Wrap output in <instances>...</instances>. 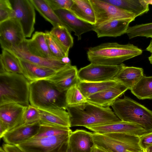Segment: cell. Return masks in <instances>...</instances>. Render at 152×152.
I'll list each match as a JSON object with an SVG mask.
<instances>
[{
	"label": "cell",
	"mask_w": 152,
	"mask_h": 152,
	"mask_svg": "<svg viewBox=\"0 0 152 152\" xmlns=\"http://www.w3.org/2000/svg\"><path fill=\"white\" fill-rule=\"evenodd\" d=\"M26 107L15 103L0 106V122L7 128L8 131L23 124Z\"/></svg>",
	"instance_id": "17"
},
{
	"label": "cell",
	"mask_w": 152,
	"mask_h": 152,
	"mask_svg": "<svg viewBox=\"0 0 152 152\" xmlns=\"http://www.w3.org/2000/svg\"><path fill=\"white\" fill-rule=\"evenodd\" d=\"M39 122L71 127L69 117L66 110L59 108H39Z\"/></svg>",
	"instance_id": "21"
},
{
	"label": "cell",
	"mask_w": 152,
	"mask_h": 152,
	"mask_svg": "<svg viewBox=\"0 0 152 152\" xmlns=\"http://www.w3.org/2000/svg\"><path fill=\"white\" fill-rule=\"evenodd\" d=\"M2 148L5 152H25L16 145L5 143Z\"/></svg>",
	"instance_id": "40"
},
{
	"label": "cell",
	"mask_w": 152,
	"mask_h": 152,
	"mask_svg": "<svg viewBox=\"0 0 152 152\" xmlns=\"http://www.w3.org/2000/svg\"><path fill=\"white\" fill-rule=\"evenodd\" d=\"M71 127L87 126L121 121L110 107H102L87 101L67 106Z\"/></svg>",
	"instance_id": "2"
},
{
	"label": "cell",
	"mask_w": 152,
	"mask_h": 152,
	"mask_svg": "<svg viewBox=\"0 0 152 152\" xmlns=\"http://www.w3.org/2000/svg\"><path fill=\"white\" fill-rule=\"evenodd\" d=\"M139 144L142 149L152 146V132L140 137Z\"/></svg>",
	"instance_id": "39"
},
{
	"label": "cell",
	"mask_w": 152,
	"mask_h": 152,
	"mask_svg": "<svg viewBox=\"0 0 152 152\" xmlns=\"http://www.w3.org/2000/svg\"><path fill=\"white\" fill-rule=\"evenodd\" d=\"M65 100L67 106H73L87 102L86 98L83 95L77 84L68 89L66 92Z\"/></svg>",
	"instance_id": "35"
},
{
	"label": "cell",
	"mask_w": 152,
	"mask_h": 152,
	"mask_svg": "<svg viewBox=\"0 0 152 152\" xmlns=\"http://www.w3.org/2000/svg\"><path fill=\"white\" fill-rule=\"evenodd\" d=\"M70 134L32 137L16 145L25 152H67Z\"/></svg>",
	"instance_id": "7"
},
{
	"label": "cell",
	"mask_w": 152,
	"mask_h": 152,
	"mask_svg": "<svg viewBox=\"0 0 152 152\" xmlns=\"http://www.w3.org/2000/svg\"><path fill=\"white\" fill-rule=\"evenodd\" d=\"M66 92L60 91L55 85L47 80L33 82L30 84L29 103L37 108L66 110Z\"/></svg>",
	"instance_id": "4"
},
{
	"label": "cell",
	"mask_w": 152,
	"mask_h": 152,
	"mask_svg": "<svg viewBox=\"0 0 152 152\" xmlns=\"http://www.w3.org/2000/svg\"><path fill=\"white\" fill-rule=\"evenodd\" d=\"M0 72H7L23 75L20 59L6 49H2L0 55Z\"/></svg>",
	"instance_id": "27"
},
{
	"label": "cell",
	"mask_w": 152,
	"mask_h": 152,
	"mask_svg": "<svg viewBox=\"0 0 152 152\" xmlns=\"http://www.w3.org/2000/svg\"><path fill=\"white\" fill-rule=\"evenodd\" d=\"M130 90L140 99H152V76L143 75Z\"/></svg>",
	"instance_id": "31"
},
{
	"label": "cell",
	"mask_w": 152,
	"mask_h": 152,
	"mask_svg": "<svg viewBox=\"0 0 152 152\" xmlns=\"http://www.w3.org/2000/svg\"><path fill=\"white\" fill-rule=\"evenodd\" d=\"M128 89L126 87L119 83L111 87L90 95L86 100L102 107H110Z\"/></svg>",
	"instance_id": "18"
},
{
	"label": "cell",
	"mask_w": 152,
	"mask_h": 152,
	"mask_svg": "<svg viewBox=\"0 0 152 152\" xmlns=\"http://www.w3.org/2000/svg\"><path fill=\"white\" fill-rule=\"evenodd\" d=\"M67 152H72L69 148H68Z\"/></svg>",
	"instance_id": "48"
},
{
	"label": "cell",
	"mask_w": 152,
	"mask_h": 152,
	"mask_svg": "<svg viewBox=\"0 0 152 152\" xmlns=\"http://www.w3.org/2000/svg\"><path fill=\"white\" fill-rule=\"evenodd\" d=\"M50 33L68 54L74 43L73 38L69 30L64 26H59L53 27Z\"/></svg>",
	"instance_id": "30"
},
{
	"label": "cell",
	"mask_w": 152,
	"mask_h": 152,
	"mask_svg": "<svg viewBox=\"0 0 152 152\" xmlns=\"http://www.w3.org/2000/svg\"><path fill=\"white\" fill-rule=\"evenodd\" d=\"M111 106L121 120L139 124L152 132V111L143 105L124 96L118 99Z\"/></svg>",
	"instance_id": "5"
},
{
	"label": "cell",
	"mask_w": 152,
	"mask_h": 152,
	"mask_svg": "<svg viewBox=\"0 0 152 152\" xmlns=\"http://www.w3.org/2000/svg\"><path fill=\"white\" fill-rule=\"evenodd\" d=\"M6 50L13 53L20 59L49 68L56 72L71 64L65 63L63 60L54 58H43L31 54L28 51L24 41L18 46Z\"/></svg>",
	"instance_id": "13"
},
{
	"label": "cell",
	"mask_w": 152,
	"mask_h": 152,
	"mask_svg": "<svg viewBox=\"0 0 152 152\" xmlns=\"http://www.w3.org/2000/svg\"><path fill=\"white\" fill-rule=\"evenodd\" d=\"M146 50L152 54V39H151L149 45L146 48Z\"/></svg>",
	"instance_id": "42"
},
{
	"label": "cell",
	"mask_w": 152,
	"mask_h": 152,
	"mask_svg": "<svg viewBox=\"0 0 152 152\" xmlns=\"http://www.w3.org/2000/svg\"><path fill=\"white\" fill-rule=\"evenodd\" d=\"M122 64L118 65L109 66L93 63L81 68L78 71L80 81L99 82L114 79L120 70Z\"/></svg>",
	"instance_id": "8"
},
{
	"label": "cell",
	"mask_w": 152,
	"mask_h": 152,
	"mask_svg": "<svg viewBox=\"0 0 152 152\" xmlns=\"http://www.w3.org/2000/svg\"><path fill=\"white\" fill-rule=\"evenodd\" d=\"M133 21L131 19H115L94 25L93 31L98 38L117 37L126 34L129 23Z\"/></svg>",
	"instance_id": "15"
},
{
	"label": "cell",
	"mask_w": 152,
	"mask_h": 152,
	"mask_svg": "<svg viewBox=\"0 0 152 152\" xmlns=\"http://www.w3.org/2000/svg\"><path fill=\"white\" fill-rule=\"evenodd\" d=\"M26 39L17 19L12 18L0 23V43L2 49L18 46Z\"/></svg>",
	"instance_id": "10"
},
{
	"label": "cell",
	"mask_w": 152,
	"mask_h": 152,
	"mask_svg": "<svg viewBox=\"0 0 152 152\" xmlns=\"http://www.w3.org/2000/svg\"><path fill=\"white\" fill-rule=\"evenodd\" d=\"M144 1L149 5H152V0H144Z\"/></svg>",
	"instance_id": "43"
},
{
	"label": "cell",
	"mask_w": 152,
	"mask_h": 152,
	"mask_svg": "<svg viewBox=\"0 0 152 152\" xmlns=\"http://www.w3.org/2000/svg\"><path fill=\"white\" fill-rule=\"evenodd\" d=\"M19 59L23 70V75L30 83L47 79L53 76L56 72L49 68Z\"/></svg>",
	"instance_id": "22"
},
{
	"label": "cell",
	"mask_w": 152,
	"mask_h": 152,
	"mask_svg": "<svg viewBox=\"0 0 152 152\" xmlns=\"http://www.w3.org/2000/svg\"><path fill=\"white\" fill-rule=\"evenodd\" d=\"M40 118V112L38 108L30 104L26 106L23 114V124H29L39 121Z\"/></svg>",
	"instance_id": "36"
},
{
	"label": "cell",
	"mask_w": 152,
	"mask_h": 152,
	"mask_svg": "<svg viewBox=\"0 0 152 152\" xmlns=\"http://www.w3.org/2000/svg\"><path fill=\"white\" fill-rule=\"evenodd\" d=\"M90 152H105L99 149L96 146L94 145L92 147Z\"/></svg>",
	"instance_id": "41"
},
{
	"label": "cell",
	"mask_w": 152,
	"mask_h": 152,
	"mask_svg": "<svg viewBox=\"0 0 152 152\" xmlns=\"http://www.w3.org/2000/svg\"><path fill=\"white\" fill-rule=\"evenodd\" d=\"M45 33L48 48L53 56L61 60L68 58V54L66 53L59 43L50 34V31H46Z\"/></svg>",
	"instance_id": "34"
},
{
	"label": "cell",
	"mask_w": 152,
	"mask_h": 152,
	"mask_svg": "<svg viewBox=\"0 0 152 152\" xmlns=\"http://www.w3.org/2000/svg\"><path fill=\"white\" fill-rule=\"evenodd\" d=\"M94 145L105 152H142L140 137L124 134L91 132Z\"/></svg>",
	"instance_id": "6"
},
{
	"label": "cell",
	"mask_w": 152,
	"mask_h": 152,
	"mask_svg": "<svg viewBox=\"0 0 152 152\" xmlns=\"http://www.w3.org/2000/svg\"><path fill=\"white\" fill-rule=\"evenodd\" d=\"M142 152H148L147 149H143Z\"/></svg>",
	"instance_id": "47"
},
{
	"label": "cell",
	"mask_w": 152,
	"mask_h": 152,
	"mask_svg": "<svg viewBox=\"0 0 152 152\" xmlns=\"http://www.w3.org/2000/svg\"><path fill=\"white\" fill-rule=\"evenodd\" d=\"M30 0L35 9L45 19L50 23L53 27L62 26L67 28L45 0Z\"/></svg>",
	"instance_id": "29"
},
{
	"label": "cell",
	"mask_w": 152,
	"mask_h": 152,
	"mask_svg": "<svg viewBox=\"0 0 152 152\" xmlns=\"http://www.w3.org/2000/svg\"><path fill=\"white\" fill-rule=\"evenodd\" d=\"M90 1L95 16L94 25L113 19H131L134 21L136 18L134 13L120 8L104 0Z\"/></svg>",
	"instance_id": "11"
},
{
	"label": "cell",
	"mask_w": 152,
	"mask_h": 152,
	"mask_svg": "<svg viewBox=\"0 0 152 152\" xmlns=\"http://www.w3.org/2000/svg\"></svg>",
	"instance_id": "49"
},
{
	"label": "cell",
	"mask_w": 152,
	"mask_h": 152,
	"mask_svg": "<svg viewBox=\"0 0 152 152\" xmlns=\"http://www.w3.org/2000/svg\"><path fill=\"white\" fill-rule=\"evenodd\" d=\"M85 127L94 132L99 134L118 133L140 137L150 133L139 124L121 120Z\"/></svg>",
	"instance_id": "9"
},
{
	"label": "cell",
	"mask_w": 152,
	"mask_h": 152,
	"mask_svg": "<svg viewBox=\"0 0 152 152\" xmlns=\"http://www.w3.org/2000/svg\"><path fill=\"white\" fill-rule=\"evenodd\" d=\"M30 83L22 74L0 73V106L15 103L29 104Z\"/></svg>",
	"instance_id": "3"
},
{
	"label": "cell",
	"mask_w": 152,
	"mask_h": 152,
	"mask_svg": "<svg viewBox=\"0 0 152 152\" xmlns=\"http://www.w3.org/2000/svg\"><path fill=\"white\" fill-rule=\"evenodd\" d=\"M126 34L129 39L138 37L152 39V22L129 26Z\"/></svg>",
	"instance_id": "33"
},
{
	"label": "cell",
	"mask_w": 152,
	"mask_h": 152,
	"mask_svg": "<svg viewBox=\"0 0 152 152\" xmlns=\"http://www.w3.org/2000/svg\"><path fill=\"white\" fill-rule=\"evenodd\" d=\"M12 4L9 0H0V23L14 18Z\"/></svg>",
	"instance_id": "37"
},
{
	"label": "cell",
	"mask_w": 152,
	"mask_h": 152,
	"mask_svg": "<svg viewBox=\"0 0 152 152\" xmlns=\"http://www.w3.org/2000/svg\"><path fill=\"white\" fill-rule=\"evenodd\" d=\"M24 42L28 51L31 54L43 58H55L50 51L45 32L36 31L31 39H26Z\"/></svg>",
	"instance_id": "23"
},
{
	"label": "cell",
	"mask_w": 152,
	"mask_h": 152,
	"mask_svg": "<svg viewBox=\"0 0 152 152\" xmlns=\"http://www.w3.org/2000/svg\"><path fill=\"white\" fill-rule=\"evenodd\" d=\"M70 10L80 19L93 25L96 23L94 10L90 0H73Z\"/></svg>",
	"instance_id": "25"
},
{
	"label": "cell",
	"mask_w": 152,
	"mask_h": 152,
	"mask_svg": "<svg viewBox=\"0 0 152 152\" xmlns=\"http://www.w3.org/2000/svg\"><path fill=\"white\" fill-rule=\"evenodd\" d=\"M78 71L76 66L69 65L46 80L52 83L60 91L66 92L77 83Z\"/></svg>",
	"instance_id": "19"
},
{
	"label": "cell",
	"mask_w": 152,
	"mask_h": 152,
	"mask_svg": "<svg viewBox=\"0 0 152 152\" xmlns=\"http://www.w3.org/2000/svg\"><path fill=\"white\" fill-rule=\"evenodd\" d=\"M90 133L83 129L72 131L69 136L68 148L72 152H90L94 145Z\"/></svg>",
	"instance_id": "20"
},
{
	"label": "cell",
	"mask_w": 152,
	"mask_h": 152,
	"mask_svg": "<svg viewBox=\"0 0 152 152\" xmlns=\"http://www.w3.org/2000/svg\"><path fill=\"white\" fill-rule=\"evenodd\" d=\"M14 18L20 23L26 37H30L34 30L35 8L30 0H14L11 2Z\"/></svg>",
	"instance_id": "12"
},
{
	"label": "cell",
	"mask_w": 152,
	"mask_h": 152,
	"mask_svg": "<svg viewBox=\"0 0 152 152\" xmlns=\"http://www.w3.org/2000/svg\"><path fill=\"white\" fill-rule=\"evenodd\" d=\"M143 75L142 68L126 66L122 63L120 70L114 79L130 90Z\"/></svg>",
	"instance_id": "24"
},
{
	"label": "cell",
	"mask_w": 152,
	"mask_h": 152,
	"mask_svg": "<svg viewBox=\"0 0 152 152\" xmlns=\"http://www.w3.org/2000/svg\"><path fill=\"white\" fill-rule=\"evenodd\" d=\"M120 8L134 13L136 17L149 11V5L144 0H104Z\"/></svg>",
	"instance_id": "26"
},
{
	"label": "cell",
	"mask_w": 152,
	"mask_h": 152,
	"mask_svg": "<svg viewBox=\"0 0 152 152\" xmlns=\"http://www.w3.org/2000/svg\"><path fill=\"white\" fill-rule=\"evenodd\" d=\"M142 52L141 49L132 44L107 42L90 48L87 54L91 63L116 66L141 55Z\"/></svg>",
	"instance_id": "1"
},
{
	"label": "cell",
	"mask_w": 152,
	"mask_h": 152,
	"mask_svg": "<svg viewBox=\"0 0 152 152\" xmlns=\"http://www.w3.org/2000/svg\"><path fill=\"white\" fill-rule=\"evenodd\" d=\"M0 152H5L2 147L0 148Z\"/></svg>",
	"instance_id": "46"
},
{
	"label": "cell",
	"mask_w": 152,
	"mask_h": 152,
	"mask_svg": "<svg viewBox=\"0 0 152 152\" xmlns=\"http://www.w3.org/2000/svg\"><path fill=\"white\" fill-rule=\"evenodd\" d=\"M54 10L59 9L70 10L73 3V0H45Z\"/></svg>",
	"instance_id": "38"
},
{
	"label": "cell",
	"mask_w": 152,
	"mask_h": 152,
	"mask_svg": "<svg viewBox=\"0 0 152 152\" xmlns=\"http://www.w3.org/2000/svg\"><path fill=\"white\" fill-rule=\"evenodd\" d=\"M37 134L33 137H50L69 134L72 132L70 127L40 123Z\"/></svg>",
	"instance_id": "32"
},
{
	"label": "cell",
	"mask_w": 152,
	"mask_h": 152,
	"mask_svg": "<svg viewBox=\"0 0 152 152\" xmlns=\"http://www.w3.org/2000/svg\"><path fill=\"white\" fill-rule=\"evenodd\" d=\"M119 83L114 79L103 82H89L78 80L77 85L87 98L90 95L111 87Z\"/></svg>",
	"instance_id": "28"
},
{
	"label": "cell",
	"mask_w": 152,
	"mask_h": 152,
	"mask_svg": "<svg viewBox=\"0 0 152 152\" xmlns=\"http://www.w3.org/2000/svg\"><path fill=\"white\" fill-rule=\"evenodd\" d=\"M54 11L69 31L74 32L78 40L83 34L93 30L94 25L78 18L69 10L59 9Z\"/></svg>",
	"instance_id": "16"
},
{
	"label": "cell",
	"mask_w": 152,
	"mask_h": 152,
	"mask_svg": "<svg viewBox=\"0 0 152 152\" xmlns=\"http://www.w3.org/2000/svg\"><path fill=\"white\" fill-rule=\"evenodd\" d=\"M148 58L150 63L152 64V54H151V55Z\"/></svg>",
	"instance_id": "44"
},
{
	"label": "cell",
	"mask_w": 152,
	"mask_h": 152,
	"mask_svg": "<svg viewBox=\"0 0 152 152\" xmlns=\"http://www.w3.org/2000/svg\"><path fill=\"white\" fill-rule=\"evenodd\" d=\"M39 121L23 124L7 132L2 137L5 143L18 145L34 137L37 133Z\"/></svg>",
	"instance_id": "14"
},
{
	"label": "cell",
	"mask_w": 152,
	"mask_h": 152,
	"mask_svg": "<svg viewBox=\"0 0 152 152\" xmlns=\"http://www.w3.org/2000/svg\"><path fill=\"white\" fill-rule=\"evenodd\" d=\"M148 152H152V146L147 149Z\"/></svg>",
	"instance_id": "45"
},
{
	"label": "cell",
	"mask_w": 152,
	"mask_h": 152,
	"mask_svg": "<svg viewBox=\"0 0 152 152\" xmlns=\"http://www.w3.org/2000/svg\"></svg>",
	"instance_id": "50"
}]
</instances>
